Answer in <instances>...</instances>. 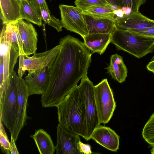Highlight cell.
<instances>
[{"mask_svg":"<svg viewBox=\"0 0 154 154\" xmlns=\"http://www.w3.org/2000/svg\"><path fill=\"white\" fill-rule=\"evenodd\" d=\"M74 4L83 12L96 6H103L111 8L105 0H75Z\"/></svg>","mask_w":154,"mask_h":154,"instance_id":"obj_25","label":"cell"},{"mask_svg":"<svg viewBox=\"0 0 154 154\" xmlns=\"http://www.w3.org/2000/svg\"><path fill=\"white\" fill-rule=\"evenodd\" d=\"M83 97L85 107L84 139L90 140L94 129L100 123L94 97V85L86 75L81 79L79 85Z\"/></svg>","mask_w":154,"mask_h":154,"instance_id":"obj_5","label":"cell"},{"mask_svg":"<svg viewBox=\"0 0 154 154\" xmlns=\"http://www.w3.org/2000/svg\"><path fill=\"white\" fill-rule=\"evenodd\" d=\"M57 154H82L79 135L68 131L59 124L57 127Z\"/></svg>","mask_w":154,"mask_h":154,"instance_id":"obj_11","label":"cell"},{"mask_svg":"<svg viewBox=\"0 0 154 154\" xmlns=\"http://www.w3.org/2000/svg\"><path fill=\"white\" fill-rule=\"evenodd\" d=\"M40 5H48L45 0H34Z\"/></svg>","mask_w":154,"mask_h":154,"instance_id":"obj_35","label":"cell"},{"mask_svg":"<svg viewBox=\"0 0 154 154\" xmlns=\"http://www.w3.org/2000/svg\"><path fill=\"white\" fill-rule=\"evenodd\" d=\"M56 107L59 124L84 138L85 107L79 85H77Z\"/></svg>","mask_w":154,"mask_h":154,"instance_id":"obj_2","label":"cell"},{"mask_svg":"<svg viewBox=\"0 0 154 154\" xmlns=\"http://www.w3.org/2000/svg\"><path fill=\"white\" fill-rule=\"evenodd\" d=\"M107 73L113 79L120 83L125 81L127 76L128 69L123 60V57L116 54L110 57V63L105 68Z\"/></svg>","mask_w":154,"mask_h":154,"instance_id":"obj_20","label":"cell"},{"mask_svg":"<svg viewBox=\"0 0 154 154\" xmlns=\"http://www.w3.org/2000/svg\"><path fill=\"white\" fill-rule=\"evenodd\" d=\"M114 13L116 16L119 18L123 17L124 15V12L121 8L114 10Z\"/></svg>","mask_w":154,"mask_h":154,"instance_id":"obj_33","label":"cell"},{"mask_svg":"<svg viewBox=\"0 0 154 154\" xmlns=\"http://www.w3.org/2000/svg\"><path fill=\"white\" fill-rule=\"evenodd\" d=\"M59 52L50 72L48 88L42 95L44 107H57L87 75L92 53L84 43L68 35L60 39Z\"/></svg>","mask_w":154,"mask_h":154,"instance_id":"obj_1","label":"cell"},{"mask_svg":"<svg viewBox=\"0 0 154 154\" xmlns=\"http://www.w3.org/2000/svg\"><path fill=\"white\" fill-rule=\"evenodd\" d=\"M142 136L145 141L152 147H154V112L145 125Z\"/></svg>","mask_w":154,"mask_h":154,"instance_id":"obj_24","label":"cell"},{"mask_svg":"<svg viewBox=\"0 0 154 154\" xmlns=\"http://www.w3.org/2000/svg\"><path fill=\"white\" fill-rule=\"evenodd\" d=\"M84 43L92 53L101 55L111 42V34L95 33L88 34L83 38Z\"/></svg>","mask_w":154,"mask_h":154,"instance_id":"obj_19","label":"cell"},{"mask_svg":"<svg viewBox=\"0 0 154 154\" xmlns=\"http://www.w3.org/2000/svg\"><path fill=\"white\" fill-rule=\"evenodd\" d=\"M14 141L13 137L11 135V140L10 142V151L11 154H19Z\"/></svg>","mask_w":154,"mask_h":154,"instance_id":"obj_30","label":"cell"},{"mask_svg":"<svg viewBox=\"0 0 154 154\" xmlns=\"http://www.w3.org/2000/svg\"><path fill=\"white\" fill-rule=\"evenodd\" d=\"M83 14L89 34H111L117 28L115 19L94 18L89 15Z\"/></svg>","mask_w":154,"mask_h":154,"instance_id":"obj_16","label":"cell"},{"mask_svg":"<svg viewBox=\"0 0 154 154\" xmlns=\"http://www.w3.org/2000/svg\"><path fill=\"white\" fill-rule=\"evenodd\" d=\"M131 32L141 35L154 38V26L142 29Z\"/></svg>","mask_w":154,"mask_h":154,"instance_id":"obj_28","label":"cell"},{"mask_svg":"<svg viewBox=\"0 0 154 154\" xmlns=\"http://www.w3.org/2000/svg\"><path fill=\"white\" fill-rule=\"evenodd\" d=\"M21 19L25 20L39 26L42 25L40 5L34 0H20Z\"/></svg>","mask_w":154,"mask_h":154,"instance_id":"obj_17","label":"cell"},{"mask_svg":"<svg viewBox=\"0 0 154 154\" xmlns=\"http://www.w3.org/2000/svg\"><path fill=\"white\" fill-rule=\"evenodd\" d=\"M3 25L0 37V105L3 101L10 77L20 56L18 47L11 43L8 25Z\"/></svg>","mask_w":154,"mask_h":154,"instance_id":"obj_3","label":"cell"},{"mask_svg":"<svg viewBox=\"0 0 154 154\" xmlns=\"http://www.w3.org/2000/svg\"><path fill=\"white\" fill-rule=\"evenodd\" d=\"M116 27L130 31L142 29L154 26V20L142 14L139 11L123 17H115Z\"/></svg>","mask_w":154,"mask_h":154,"instance_id":"obj_14","label":"cell"},{"mask_svg":"<svg viewBox=\"0 0 154 154\" xmlns=\"http://www.w3.org/2000/svg\"><path fill=\"white\" fill-rule=\"evenodd\" d=\"M111 42L118 50L126 52L138 59L154 51V38L117 27L111 34Z\"/></svg>","mask_w":154,"mask_h":154,"instance_id":"obj_4","label":"cell"},{"mask_svg":"<svg viewBox=\"0 0 154 154\" xmlns=\"http://www.w3.org/2000/svg\"><path fill=\"white\" fill-rule=\"evenodd\" d=\"M2 121L0 123V143L2 152L6 154H10V142L5 131Z\"/></svg>","mask_w":154,"mask_h":154,"instance_id":"obj_26","label":"cell"},{"mask_svg":"<svg viewBox=\"0 0 154 154\" xmlns=\"http://www.w3.org/2000/svg\"><path fill=\"white\" fill-rule=\"evenodd\" d=\"M60 48L59 45L48 51L41 53H35L32 57L25 54L20 55L18 76L22 78L26 70H35L47 66H51Z\"/></svg>","mask_w":154,"mask_h":154,"instance_id":"obj_8","label":"cell"},{"mask_svg":"<svg viewBox=\"0 0 154 154\" xmlns=\"http://www.w3.org/2000/svg\"><path fill=\"white\" fill-rule=\"evenodd\" d=\"M114 10L120 8L119 0H105Z\"/></svg>","mask_w":154,"mask_h":154,"instance_id":"obj_31","label":"cell"},{"mask_svg":"<svg viewBox=\"0 0 154 154\" xmlns=\"http://www.w3.org/2000/svg\"><path fill=\"white\" fill-rule=\"evenodd\" d=\"M42 20L54 28L58 32L62 30L60 21L54 15H51L48 5H40Z\"/></svg>","mask_w":154,"mask_h":154,"instance_id":"obj_23","label":"cell"},{"mask_svg":"<svg viewBox=\"0 0 154 154\" xmlns=\"http://www.w3.org/2000/svg\"><path fill=\"white\" fill-rule=\"evenodd\" d=\"M114 11L110 7L98 6L93 7L83 12L94 18L114 19L116 17Z\"/></svg>","mask_w":154,"mask_h":154,"instance_id":"obj_22","label":"cell"},{"mask_svg":"<svg viewBox=\"0 0 154 154\" xmlns=\"http://www.w3.org/2000/svg\"><path fill=\"white\" fill-rule=\"evenodd\" d=\"M61 26L79 34L83 38L88 33L82 11L76 6L63 4L59 6Z\"/></svg>","mask_w":154,"mask_h":154,"instance_id":"obj_9","label":"cell"},{"mask_svg":"<svg viewBox=\"0 0 154 154\" xmlns=\"http://www.w3.org/2000/svg\"><path fill=\"white\" fill-rule=\"evenodd\" d=\"M17 77L14 71L10 77L9 85L3 101L0 106V120L10 133L13 128L17 113Z\"/></svg>","mask_w":154,"mask_h":154,"instance_id":"obj_7","label":"cell"},{"mask_svg":"<svg viewBox=\"0 0 154 154\" xmlns=\"http://www.w3.org/2000/svg\"><path fill=\"white\" fill-rule=\"evenodd\" d=\"M18 106L17 113L14 125L10 133L15 141L19 134L26 124L28 117L27 116L26 109L28 99L29 96L28 85L25 80L18 76L17 79Z\"/></svg>","mask_w":154,"mask_h":154,"instance_id":"obj_10","label":"cell"},{"mask_svg":"<svg viewBox=\"0 0 154 154\" xmlns=\"http://www.w3.org/2000/svg\"><path fill=\"white\" fill-rule=\"evenodd\" d=\"M51 66L42 69L28 71L25 80L29 88L30 95H42L46 91L49 82L50 72Z\"/></svg>","mask_w":154,"mask_h":154,"instance_id":"obj_12","label":"cell"},{"mask_svg":"<svg viewBox=\"0 0 154 154\" xmlns=\"http://www.w3.org/2000/svg\"><path fill=\"white\" fill-rule=\"evenodd\" d=\"M94 97L100 123L107 124L112 116L116 104L106 79L94 85Z\"/></svg>","mask_w":154,"mask_h":154,"instance_id":"obj_6","label":"cell"},{"mask_svg":"<svg viewBox=\"0 0 154 154\" xmlns=\"http://www.w3.org/2000/svg\"><path fill=\"white\" fill-rule=\"evenodd\" d=\"M147 69L154 74V57L151 59V60L146 66Z\"/></svg>","mask_w":154,"mask_h":154,"instance_id":"obj_32","label":"cell"},{"mask_svg":"<svg viewBox=\"0 0 154 154\" xmlns=\"http://www.w3.org/2000/svg\"><path fill=\"white\" fill-rule=\"evenodd\" d=\"M0 18L3 25L21 19L20 0H0Z\"/></svg>","mask_w":154,"mask_h":154,"instance_id":"obj_18","label":"cell"},{"mask_svg":"<svg viewBox=\"0 0 154 154\" xmlns=\"http://www.w3.org/2000/svg\"><path fill=\"white\" fill-rule=\"evenodd\" d=\"M124 12L125 15H128L132 12L131 8L129 7H123L121 8Z\"/></svg>","mask_w":154,"mask_h":154,"instance_id":"obj_34","label":"cell"},{"mask_svg":"<svg viewBox=\"0 0 154 154\" xmlns=\"http://www.w3.org/2000/svg\"><path fill=\"white\" fill-rule=\"evenodd\" d=\"M120 8L123 7L131 8L132 12L139 11L140 6L144 4L146 0H119Z\"/></svg>","mask_w":154,"mask_h":154,"instance_id":"obj_27","label":"cell"},{"mask_svg":"<svg viewBox=\"0 0 154 154\" xmlns=\"http://www.w3.org/2000/svg\"><path fill=\"white\" fill-rule=\"evenodd\" d=\"M79 148L82 154H90L92 153L91 146L88 144L84 143L81 141L79 143Z\"/></svg>","mask_w":154,"mask_h":154,"instance_id":"obj_29","label":"cell"},{"mask_svg":"<svg viewBox=\"0 0 154 154\" xmlns=\"http://www.w3.org/2000/svg\"><path fill=\"white\" fill-rule=\"evenodd\" d=\"M30 137L35 141L41 154H53L55 147L50 135L42 129L37 130Z\"/></svg>","mask_w":154,"mask_h":154,"instance_id":"obj_21","label":"cell"},{"mask_svg":"<svg viewBox=\"0 0 154 154\" xmlns=\"http://www.w3.org/2000/svg\"><path fill=\"white\" fill-rule=\"evenodd\" d=\"M120 137L110 128L100 125L94 131L91 139L107 149L116 152L119 148Z\"/></svg>","mask_w":154,"mask_h":154,"instance_id":"obj_15","label":"cell"},{"mask_svg":"<svg viewBox=\"0 0 154 154\" xmlns=\"http://www.w3.org/2000/svg\"><path fill=\"white\" fill-rule=\"evenodd\" d=\"M18 32L23 43L25 55L29 56L35 53L37 49L38 34L33 25L23 19L17 21Z\"/></svg>","mask_w":154,"mask_h":154,"instance_id":"obj_13","label":"cell"}]
</instances>
